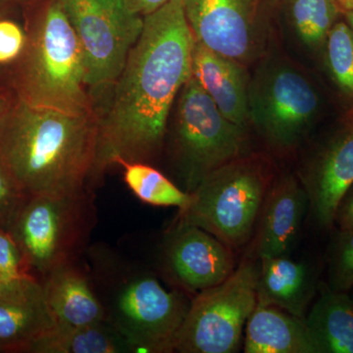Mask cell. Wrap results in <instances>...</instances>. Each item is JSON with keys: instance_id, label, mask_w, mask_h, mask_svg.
Returning <instances> with one entry per match:
<instances>
[{"instance_id": "30bf717a", "label": "cell", "mask_w": 353, "mask_h": 353, "mask_svg": "<svg viewBox=\"0 0 353 353\" xmlns=\"http://www.w3.org/2000/svg\"><path fill=\"white\" fill-rule=\"evenodd\" d=\"M322 108L315 85L290 66L273 67L248 88L250 120L269 141L282 148L303 138Z\"/></svg>"}, {"instance_id": "836d02e7", "label": "cell", "mask_w": 353, "mask_h": 353, "mask_svg": "<svg viewBox=\"0 0 353 353\" xmlns=\"http://www.w3.org/2000/svg\"><path fill=\"white\" fill-rule=\"evenodd\" d=\"M18 1H22V2H31L32 0H18Z\"/></svg>"}, {"instance_id": "d6986e66", "label": "cell", "mask_w": 353, "mask_h": 353, "mask_svg": "<svg viewBox=\"0 0 353 353\" xmlns=\"http://www.w3.org/2000/svg\"><path fill=\"white\" fill-rule=\"evenodd\" d=\"M304 322L317 353H353V301L347 292L322 285Z\"/></svg>"}, {"instance_id": "3957f363", "label": "cell", "mask_w": 353, "mask_h": 353, "mask_svg": "<svg viewBox=\"0 0 353 353\" xmlns=\"http://www.w3.org/2000/svg\"><path fill=\"white\" fill-rule=\"evenodd\" d=\"M83 256L106 321L136 352H173L192 301L188 294L167 290L139 262L104 243L88 246Z\"/></svg>"}, {"instance_id": "6da1fadb", "label": "cell", "mask_w": 353, "mask_h": 353, "mask_svg": "<svg viewBox=\"0 0 353 353\" xmlns=\"http://www.w3.org/2000/svg\"><path fill=\"white\" fill-rule=\"evenodd\" d=\"M194 43L182 0H170L145 16L124 68L95 103L99 137L92 190L109 167L152 165L161 154L172 108L192 75Z\"/></svg>"}, {"instance_id": "484cf974", "label": "cell", "mask_w": 353, "mask_h": 353, "mask_svg": "<svg viewBox=\"0 0 353 353\" xmlns=\"http://www.w3.org/2000/svg\"><path fill=\"white\" fill-rule=\"evenodd\" d=\"M27 43L26 25L13 18L0 16V72L9 75L24 54Z\"/></svg>"}, {"instance_id": "277c9868", "label": "cell", "mask_w": 353, "mask_h": 353, "mask_svg": "<svg viewBox=\"0 0 353 353\" xmlns=\"http://www.w3.org/2000/svg\"><path fill=\"white\" fill-rule=\"evenodd\" d=\"M26 18L28 43L9 73L21 101L73 115L97 113L79 39L57 0H43Z\"/></svg>"}, {"instance_id": "e575fe53", "label": "cell", "mask_w": 353, "mask_h": 353, "mask_svg": "<svg viewBox=\"0 0 353 353\" xmlns=\"http://www.w3.org/2000/svg\"><path fill=\"white\" fill-rule=\"evenodd\" d=\"M0 283H1V282H0Z\"/></svg>"}, {"instance_id": "83f0119b", "label": "cell", "mask_w": 353, "mask_h": 353, "mask_svg": "<svg viewBox=\"0 0 353 353\" xmlns=\"http://www.w3.org/2000/svg\"><path fill=\"white\" fill-rule=\"evenodd\" d=\"M29 275L17 243L11 234L0 229V282Z\"/></svg>"}, {"instance_id": "44dd1931", "label": "cell", "mask_w": 353, "mask_h": 353, "mask_svg": "<svg viewBox=\"0 0 353 353\" xmlns=\"http://www.w3.org/2000/svg\"><path fill=\"white\" fill-rule=\"evenodd\" d=\"M30 353L136 352L129 341L106 320L80 327L60 326L32 343Z\"/></svg>"}, {"instance_id": "2e32d148", "label": "cell", "mask_w": 353, "mask_h": 353, "mask_svg": "<svg viewBox=\"0 0 353 353\" xmlns=\"http://www.w3.org/2000/svg\"><path fill=\"white\" fill-rule=\"evenodd\" d=\"M192 77L228 120L245 128L250 120L248 87L240 62L210 50L194 39Z\"/></svg>"}, {"instance_id": "4dcf8cb0", "label": "cell", "mask_w": 353, "mask_h": 353, "mask_svg": "<svg viewBox=\"0 0 353 353\" xmlns=\"http://www.w3.org/2000/svg\"><path fill=\"white\" fill-rule=\"evenodd\" d=\"M126 1L132 11L145 17L165 6L170 0H126Z\"/></svg>"}, {"instance_id": "4316f807", "label": "cell", "mask_w": 353, "mask_h": 353, "mask_svg": "<svg viewBox=\"0 0 353 353\" xmlns=\"http://www.w3.org/2000/svg\"><path fill=\"white\" fill-rule=\"evenodd\" d=\"M27 197L0 161V229L6 232L10 230Z\"/></svg>"}, {"instance_id": "ba28073f", "label": "cell", "mask_w": 353, "mask_h": 353, "mask_svg": "<svg viewBox=\"0 0 353 353\" xmlns=\"http://www.w3.org/2000/svg\"><path fill=\"white\" fill-rule=\"evenodd\" d=\"M82 48L85 81L97 103L120 75L145 17L126 0H57Z\"/></svg>"}, {"instance_id": "9c48e42d", "label": "cell", "mask_w": 353, "mask_h": 353, "mask_svg": "<svg viewBox=\"0 0 353 353\" xmlns=\"http://www.w3.org/2000/svg\"><path fill=\"white\" fill-rule=\"evenodd\" d=\"M259 275V266L245 260L224 282L194 296L174 352H238L256 306Z\"/></svg>"}, {"instance_id": "ac0fdd59", "label": "cell", "mask_w": 353, "mask_h": 353, "mask_svg": "<svg viewBox=\"0 0 353 353\" xmlns=\"http://www.w3.org/2000/svg\"><path fill=\"white\" fill-rule=\"evenodd\" d=\"M245 353H317L303 318L257 301L245 326Z\"/></svg>"}, {"instance_id": "7402d4cb", "label": "cell", "mask_w": 353, "mask_h": 353, "mask_svg": "<svg viewBox=\"0 0 353 353\" xmlns=\"http://www.w3.org/2000/svg\"><path fill=\"white\" fill-rule=\"evenodd\" d=\"M123 178L139 201L153 206L178 208L189 205L190 194L181 189L152 165L143 162H122Z\"/></svg>"}, {"instance_id": "f1b7e54d", "label": "cell", "mask_w": 353, "mask_h": 353, "mask_svg": "<svg viewBox=\"0 0 353 353\" xmlns=\"http://www.w3.org/2000/svg\"><path fill=\"white\" fill-rule=\"evenodd\" d=\"M334 225H336L339 231H353V183L339 201Z\"/></svg>"}, {"instance_id": "9a60e30c", "label": "cell", "mask_w": 353, "mask_h": 353, "mask_svg": "<svg viewBox=\"0 0 353 353\" xmlns=\"http://www.w3.org/2000/svg\"><path fill=\"white\" fill-rule=\"evenodd\" d=\"M307 192L292 176L279 181L265 201L256 228L253 255L285 256L299 236L306 210Z\"/></svg>"}, {"instance_id": "d6a6232c", "label": "cell", "mask_w": 353, "mask_h": 353, "mask_svg": "<svg viewBox=\"0 0 353 353\" xmlns=\"http://www.w3.org/2000/svg\"><path fill=\"white\" fill-rule=\"evenodd\" d=\"M343 18L347 21V24L350 25V27L352 28L353 31V12H347L343 14Z\"/></svg>"}, {"instance_id": "4fadbf2b", "label": "cell", "mask_w": 353, "mask_h": 353, "mask_svg": "<svg viewBox=\"0 0 353 353\" xmlns=\"http://www.w3.org/2000/svg\"><path fill=\"white\" fill-rule=\"evenodd\" d=\"M353 183V111L325 139L306 174L309 208L320 227L334 226L339 201Z\"/></svg>"}, {"instance_id": "8992f818", "label": "cell", "mask_w": 353, "mask_h": 353, "mask_svg": "<svg viewBox=\"0 0 353 353\" xmlns=\"http://www.w3.org/2000/svg\"><path fill=\"white\" fill-rule=\"evenodd\" d=\"M165 139L172 171L188 194L209 174L241 157L245 143L243 128L221 113L192 75L178 95Z\"/></svg>"}, {"instance_id": "cb8c5ba5", "label": "cell", "mask_w": 353, "mask_h": 353, "mask_svg": "<svg viewBox=\"0 0 353 353\" xmlns=\"http://www.w3.org/2000/svg\"><path fill=\"white\" fill-rule=\"evenodd\" d=\"M330 77L353 111V31L341 19L330 32L324 46Z\"/></svg>"}, {"instance_id": "f546056e", "label": "cell", "mask_w": 353, "mask_h": 353, "mask_svg": "<svg viewBox=\"0 0 353 353\" xmlns=\"http://www.w3.org/2000/svg\"><path fill=\"white\" fill-rule=\"evenodd\" d=\"M18 99L8 74L0 72V130Z\"/></svg>"}, {"instance_id": "e0dca14e", "label": "cell", "mask_w": 353, "mask_h": 353, "mask_svg": "<svg viewBox=\"0 0 353 353\" xmlns=\"http://www.w3.org/2000/svg\"><path fill=\"white\" fill-rule=\"evenodd\" d=\"M39 282L57 325L80 327L106 320L82 259L58 267Z\"/></svg>"}, {"instance_id": "603a6c76", "label": "cell", "mask_w": 353, "mask_h": 353, "mask_svg": "<svg viewBox=\"0 0 353 353\" xmlns=\"http://www.w3.org/2000/svg\"><path fill=\"white\" fill-rule=\"evenodd\" d=\"M288 12L297 37L310 50H324L325 43L343 12L336 0H287Z\"/></svg>"}, {"instance_id": "5b68a950", "label": "cell", "mask_w": 353, "mask_h": 353, "mask_svg": "<svg viewBox=\"0 0 353 353\" xmlns=\"http://www.w3.org/2000/svg\"><path fill=\"white\" fill-rule=\"evenodd\" d=\"M97 222L94 190L39 194L27 197L8 233L28 274L41 281L58 267L82 259Z\"/></svg>"}, {"instance_id": "52a82bcc", "label": "cell", "mask_w": 353, "mask_h": 353, "mask_svg": "<svg viewBox=\"0 0 353 353\" xmlns=\"http://www.w3.org/2000/svg\"><path fill=\"white\" fill-rule=\"evenodd\" d=\"M269 188L261 162L236 158L199 183L174 222L201 228L229 248H240L254 234Z\"/></svg>"}, {"instance_id": "7c38bea8", "label": "cell", "mask_w": 353, "mask_h": 353, "mask_svg": "<svg viewBox=\"0 0 353 353\" xmlns=\"http://www.w3.org/2000/svg\"><path fill=\"white\" fill-rule=\"evenodd\" d=\"M260 0H182L196 41L238 62L248 59L257 43Z\"/></svg>"}, {"instance_id": "ffe728a7", "label": "cell", "mask_w": 353, "mask_h": 353, "mask_svg": "<svg viewBox=\"0 0 353 353\" xmlns=\"http://www.w3.org/2000/svg\"><path fill=\"white\" fill-rule=\"evenodd\" d=\"M257 301L287 311L299 318L311 296L310 277L303 264L285 256L260 259Z\"/></svg>"}, {"instance_id": "8fae6325", "label": "cell", "mask_w": 353, "mask_h": 353, "mask_svg": "<svg viewBox=\"0 0 353 353\" xmlns=\"http://www.w3.org/2000/svg\"><path fill=\"white\" fill-rule=\"evenodd\" d=\"M162 269L175 289L196 296L236 270L232 248L208 232L174 222L162 250Z\"/></svg>"}, {"instance_id": "5bb4252c", "label": "cell", "mask_w": 353, "mask_h": 353, "mask_svg": "<svg viewBox=\"0 0 353 353\" xmlns=\"http://www.w3.org/2000/svg\"><path fill=\"white\" fill-rule=\"evenodd\" d=\"M57 326L38 279L25 275L0 283V352H27Z\"/></svg>"}, {"instance_id": "7a4b0ae2", "label": "cell", "mask_w": 353, "mask_h": 353, "mask_svg": "<svg viewBox=\"0 0 353 353\" xmlns=\"http://www.w3.org/2000/svg\"><path fill=\"white\" fill-rule=\"evenodd\" d=\"M97 137V113L73 115L18 99L0 130V161L28 196L94 190Z\"/></svg>"}, {"instance_id": "1f68e13d", "label": "cell", "mask_w": 353, "mask_h": 353, "mask_svg": "<svg viewBox=\"0 0 353 353\" xmlns=\"http://www.w3.org/2000/svg\"><path fill=\"white\" fill-rule=\"evenodd\" d=\"M343 14L353 12V0H336Z\"/></svg>"}, {"instance_id": "d4e9b609", "label": "cell", "mask_w": 353, "mask_h": 353, "mask_svg": "<svg viewBox=\"0 0 353 353\" xmlns=\"http://www.w3.org/2000/svg\"><path fill=\"white\" fill-rule=\"evenodd\" d=\"M329 287L347 292L353 288V231H338L328 260Z\"/></svg>"}]
</instances>
